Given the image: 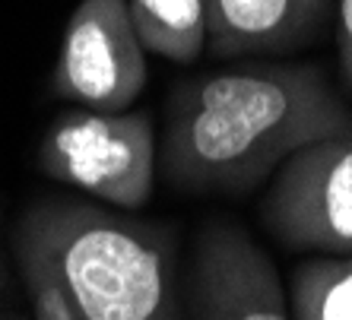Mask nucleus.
Masks as SVG:
<instances>
[{
	"mask_svg": "<svg viewBox=\"0 0 352 320\" xmlns=\"http://www.w3.org/2000/svg\"><path fill=\"white\" fill-rule=\"evenodd\" d=\"M352 133V111L311 64H263L181 82L168 99L162 168L190 194H241L298 149Z\"/></svg>",
	"mask_w": 352,
	"mask_h": 320,
	"instance_id": "1",
	"label": "nucleus"
},
{
	"mask_svg": "<svg viewBox=\"0 0 352 320\" xmlns=\"http://www.w3.org/2000/svg\"><path fill=\"white\" fill-rule=\"evenodd\" d=\"M13 254L32 320H184L178 251L165 225L45 197L19 213Z\"/></svg>",
	"mask_w": 352,
	"mask_h": 320,
	"instance_id": "2",
	"label": "nucleus"
},
{
	"mask_svg": "<svg viewBox=\"0 0 352 320\" xmlns=\"http://www.w3.org/2000/svg\"><path fill=\"white\" fill-rule=\"evenodd\" d=\"M35 162L51 181L111 209H143L156 184L159 143L146 111L76 108L51 124Z\"/></svg>",
	"mask_w": 352,
	"mask_h": 320,
	"instance_id": "3",
	"label": "nucleus"
},
{
	"mask_svg": "<svg viewBox=\"0 0 352 320\" xmlns=\"http://www.w3.org/2000/svg\"><path fill=\"white\" fill-rule=\"evenodd\" d=\"M263 225L292 251L352 254V133L298 149L270 174Z\"/></svg>",
	"mask_w": 352,
	"mask_h": 320,
	"instance_id": "4",
	"label": "nucleus"
},
{
	"mask_svg": "<svg viewBox=\"0 0 352 320\" xmlns=\"http://www.w3.org/2000/svg\"><path fill=\"white\" fill-rule=\"evenodd\" d=\"M146 86V48L140 45L127 0H80L67 19L51 95L89 111H127Z\"/></svg>",
	"mask_w": 352,
	"mask_h": 320,
	"instance_id": "5",
	"label": "nucleus"
},
{
	"mask_svg": "<svg viewBox=\"0 0 352 320\" xmlns=\"http://www.w3.org/2000/svg\"><path fill=\"white\" fill-rule=\"evenodd\" d=\"M190 308L197 320H295L273 260L229 222H216L197 238Z\"/></svg>",
	"mask_w": 352,
	"mask_h": 320,
	"instance_id": "6",
	"label": "nucleus"
},
{
	"mask_svg": "<svg viewBox=\"0 0 352 320\" xmlns=\"http://www.w3.org/2000/svg\"><path fill=\"white\" fill-rule=\"evenodd\" d=\"M333 0H206L216 58L289 51L311 38Z\"/></svg>",
	"mask_w": 352,
	"mask_h": 320,
	"instance_id": "7",
	"label": "nucleus"
},
{
	"mask_svg": "<svg viewBox=\"0 0 352 320\" xmlns=\"http://www.w3.org/2000/svg\"><path fill=\"white\" fill-rule=\"evenodd\" d=\"M140 45L149 54L194 64L210 41L206 0H127Z\"/></svg>",
	"mask_w": 352,
	"mask_h": 320,
	"instance_id": "8",
	"label": "nucleus"
},
{
	"mask_svg": "<svg viewBox=\"0 0 352 320\" xmlns=\"http://www.w3.org/2000/svg\"><path fill=\"white\" fill-rule=\"evenodd\" d=\"M295 320H352V254H318L295 266L289 288Z\"/></svg>",
	"mask_w": 352,
	"mask_h": 320,
	"instance_id": "9",
	"label": "nucleus"
},
{
	"mask_svg": "<svg viewBox=\"0 0 352 320\" xmlns=\"http://www.w3.org/2000/svg\"><path fill=\"white\" fill-rule=\"evenodd\" d=\"M336 13H340V67H343L346 86L352 89V0H336Z\"/></svg>",
	"mask_w": 352,
	"mask_h": 320,
	"instance_id": "10",
	"label": "nucleus"
},
{
	"mask_svg": "<svg viewBox=\"0 0 352 320\" xmlns=\"http://www.w3.org/2000/svg\"><path fill=\"white\" fill-rule=\"evenodd\" d=\"M7 288H10V270H7L3 254H0V295H7Z\"/></svg>",
	"mask_w": 352,
	"mask_h": 320,
	"instance_id": "11",
	"label": "nucleus"
},
{
	"mask_svg": "<svg viewBox=\"0 0 352 320\" xmlns=\"http://www.w3.org/2000/svg\"><path fill=\"white\" fill-rule=\"evenodd\" d=\"M0 320H23L19 314H13V311H0Z\"/></svg>",
	"mask_w": 352,
	"mask_h": 320,
	"instance_id": "12",
	"label": "nucleus"
}]
</instances>
